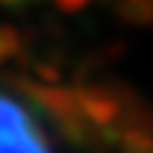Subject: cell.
Masks as SVG:
<instances>
[{
	"label": "cell",
	"instance_id": "obj_1",
	"mask_svg": "<svg viewBox=\"0 0 153 153\" xmlns=\"http://www.w3.org/2000/svg\"><path fill=\"white\" fill-rule=\"evenodd\" d=\"M0 153H50L36 118L6 94H0Z\"/></svg>",
	"mask_w": 153,
	"mask_h": 153
}]
</instances>
